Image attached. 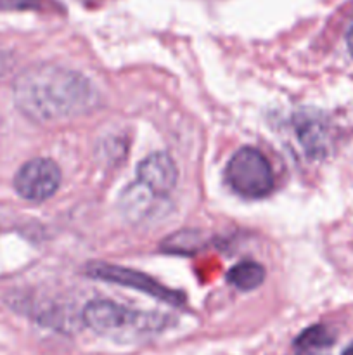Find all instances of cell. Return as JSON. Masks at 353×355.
<instances>
[{
  "label": "cell",
  "mask_w": 353,
  "mask_h": 355,
  "mask_svg": "<svg viewBox=\"0 0 353 355\" xmlns=\"http://www.w3.org/2000/svg\"><path fill=\"white\" fill-rule=\"evenodd\" d=\"M96 92L87 76L57 64L24 69L14 83L17 110L37 123H61L87 113Z\"/></svg>",
  "instance_id": "obj_1"
},
{
  "label": "cell",
  "mask_w": 353,
  "mask_h": 355,
  "mask_svg": "<svg viewBox=\"0 0 353 355\" xmlns=\"http://www.w3.org/2000/svg\"><path fill=\"white\" fill-rule=\"evenodd\" d=\"M82 319L93 331L111 336L154 331L165 324V318L159 314L132 311L109 300L90 302L83 309Z\"/></svg>",
  "instance_id": "obj_2"
},
{
  "label": "cell",
  "mask_w": 353,
  "mask_h": 355,
  "mask_svg": "<svg viewBox=\"0 0 353 355\" xmlns=\"http://www.w3.org/2000/svg\"><path fill=\"white\" fill-rule=\"evenodd\" d=\"M225 180L239 196L260 200L272 193L273 172L269 159L253 148H241L225 166Z\"/></svg>",
  "instance_id": "obj_3"
},
{
  "label": "cell",
  "mask_w": 353,
  "mask_h": 355,
  "mask_svg": "<svg viewBox=\"0 0 353 355\" xmlns=\"http://www.w3.org/2000/svg\"><path fill=\"white\" fill-rule=\"evenodd\" d=\"M87 274L93 279L106 281V283L120 284V286L130 288V290L142 291L145 295H151L152 298L166 302L172 305H182L185 302V297L175 290H170L165 284L158 283L154 277L145 276L144 272L128 269V267L113 266V263H90L87 267Z\"/></svg>",
  "instance_id": "obj_4"
},
{
  "label": "cell",
  "mask_w": 353,
  "mask_h": 355,
  "mask_svg": "<svg viewBox=\"0 0 353 355\" xmlns=\"http://www.w3.org/2000/svg\"><path fill=\"white\" fill-rule=\"evenodd\" d=\"M61 184V168L48 158H35L24 163L14 177V189L28 201L48 200L55 194Z\"/></svg>",
  "instance_id": "obj_5"
},
{
  "label": "cell",
  "mask_w": 353,
  "mask_h": 355,
  "mask_svg": "<svg viewBox=\"0 0 353 355\" xmlns=\"http://www.w3.org/2000/svg\"><path fill=\"white\" fill-rule=\"evenodd\" d=\"M138 182L152 191L158 196H166L173 191L179 180V168L175 162L166 153H152L141 162L137 168Z\"/></svg>",
  "instance_id": "obj_6"
},
{
  "label": "cell",
  "mask_w": 353,
  "mask_h": 355,
  "mask_svg": "<svg viewBox=\"0 0 353 355\" xmlns=\"http://www.w3.org/2000/svg\"><path fill=\"white\" fill-rule=\"evenodd\" d=\"M161 196L152 193L149 187H145L142 182L132 184L125 189L121 196V208L125 215L132 220H141V218L149 217L156 207V200Z\"/></svg>",
  "instance_id": "obj_7"
},
{
  "label": "cell",
  "mask_w": 353,
  "mask_h": 355,
  "mask_svg": "<svg viewBox=\"0 0 353 355\" xmlns=\"http://www.w3.org/2000/svg\"><path fill=\"white\" fill-rule=\"evenodd\" d=\"M265 279V269L260 263L246 260L232 267L227 274V281L241 291H251L258 288Z\"/></svg>",
  "instance_id": "obj_8"
},
{
  "label": "cell",
  "mask_w": 353,
  "mask_h": 355,
  "mask_svg": "<svg viewBox=\"0 0 353 355\" xmlns=\"http://www.w3.org/2000/svg\"><path fill=\"white\" fill-rule=\"evenodd\" d=\"M206 243L204 236L197 231H180L161 243V250L170 253H194Z\"/></svg>",
  "instance_id": "obj_9"
},
{
  "label": "cell",
  "mask_w": 353,
  "mask_h": 355,
  "mask_svg": "<svg viewBox=\"0 0 353 355\" xmlns=\"http://www.w3.org/2000/svg\"><path fill=\"white\" fill-rule=\"evenodd\" d=\"M300 141L303 144L305 151L310 156H318L322 151H325V137H324V128L314 120H307L305 123L300 125Z\"/></svg>",
  "instance_id": "obj_10"
},
{
  "label": "cell",
  "mask_w": 353,
  "mask_h": 355,
  "mask_svg": "<svg viewBox=\"0 0 353 355\" xmlns=\"http://www.w3.org/2000/svg\"><path fill=\"white\" fill-rule=\"evenodd\" d=\"M61 10L55 0H0V10Z\"/></svg>",
  "instance_id": "obj_11"
},
{
  "label": "cell",
  "mask_w": 353,
  "mask_h": 355,
  "mask_svg": "<svg viewBox=\"0 0 353 355\" xmlns=\"http://www.w3.org/2000/svg\"><path fill=\"white\" fill-rule=\"evenodd\" d=\"M331 336L329 333L325 331V328H310L303 333V335L298 338L296 345L301 347L303 350H311V349H318V347H327L331 345Z\"/></svg>",
  "instance_id": "obj_12"
},
{
  "label": "cell",
  "mask_w": 353,
  "mask_h": 355,
  "mask_svg": "<svg viewBox=\"0 0 353 355\" xmlns=\"http://www.w3.org/2000/svg\"><path fill=\"white\" fill-rule=\"evenodd\" d=\"M346 42H348V49H350V52H352V55H353V24H352V26H350L348 37H346Z\"/></svg>",
  "instance_id": "obj_13"
},
{
  "label": "cell",
  "mask_w": 353,
  "mask_h": 355,
  "mask_svg": "<svg viewBox=\"0 0 353 355\" xmlns=\"http://www.w3.org/2000/svg\"><path fill=\"white\" fill-rule=\"evenodd\" d=\"M7 69V62H6V58H2V55H0V75H2L3 71H6Z\"/></svg>",
  "instance_id": "obj_14"
},
{
  "label": "cell",
  "mask_w": 353,
  "mask_h": 355,
  "mask_svg": "<svg viewBox=\"0 0 353 355\" xmlns=\"http://www.w3.org/2000/svg\"><path fill=\"white\" fill-rule=\"evenodd\" d=\"M343 355H353V343L345 350V352H343Z\"/></svg>",
  "instance_id": "obj_15"
},
{
  "label": "cell",
  "mask_w": 353,
  "mask_h": 355,
  "mask_svg": "<svg viewBox=\"0 0 353 355\" xmlns=\"http://www.w3.org/2000/svg\"><path fill=\"white\" fill-rule=\"evenodd\" d=\"M298 355H317V354H314V352H311V350H303V352L298 354Z\"/></svg>",
  "instance_id": "obj_16"
}]
</instances>
